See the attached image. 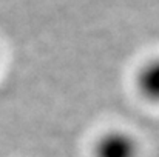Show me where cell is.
<instances>
[{
	"label": "cell",
	"mask_w": 159,
	"mask_h": 157,
	"mask_svg": "<svg viewBox=\"0 0 159 157\" xmlns=\"http://www.w3.org/2000/svg\"><path fill=\"white\" fill-rule=\"evenodd\" d=\"M138 88L150 102L159 103V57L148 60L139 69Z\"/></svg>",
	"instance_id": "cell-2"
},
{
	"label": "cell",
	"mask_w": 159,
	"mask_h": 157,
	"mask_svg": "<svg viewBox=\"0 0 159 157\" xmlns=\"http://www.w3.org/2000/svg\"><path fill=\"white\" fill-rule=\"evenodd\" d=\"M93 154L94 157H139V143L130 133L113 129L98 139Z\"/></svg>",
	"instance_id": "cell-1"
}]
</instances>
